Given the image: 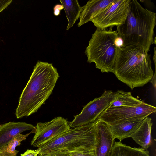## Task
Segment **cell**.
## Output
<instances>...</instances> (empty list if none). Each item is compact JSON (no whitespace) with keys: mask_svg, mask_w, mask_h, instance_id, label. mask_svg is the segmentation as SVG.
Instances as JSON below:
<instances>
[{"mask_svg":"<svg viewBox=\"0 0 156 156\" xmlns=\"http://www.w3.org/2000/svg\"><path fill=\"white\" fill-rule=\"evenodd\" d=\"M59 75L52 63L38 61L19 100L17 119L35 113L52 93Z\"/></svg>","mask_w":156,"mask_h":156,"instance_id":"1","label":"cell"},{"mask_svg":"<svg viewBox=\"0 0 156 156\" xmlns=\"http://www.w3.org/2000/svg\"><path fill=\"white\" fill-rule=\"evenodd\" d=\"M156 13L143 7L136 0H131L128 15L124 23L117 27L122 41L120 46H133L148 52L154 44V28Z\"/></svg>","mask_w":156,"mask_h":156,"instance_id":"2","label":"cell"},{"mask_svg":"<svg viewBox=\"0 0 156 156\" xmlns=\"http://www.w3.org/2000/svg\"><path fill=\"white\" fill-rule=\"evenodd\" d=\"M113 73L132 89L142 87L154 76L150 55L136 47L120 46Z\"/></svg>","mask_w":156,"mask_h":156,"instance_id":"3","label":"cell"},{"mask_svg":"<svg viewBox=\"0 0 156 156\" xmlns=\"http://www.w3.org/2000/svg\"><path fill=\"white\" fill-rule=\"evenodd\" d=\"M113 27L108 30L97 28L85 52L87 62H94L96 68L103 73H113L120 46L117 32L113 31Z\"/></svg>","mask_w":156,"mask_h":156,"instance_id":"4","label":"cell"},{"mask_svg":"<svg viewBox=\"0 0 156 156\" xmlns=\"http://www.w3.org/2000/svg\"><path fill=\"white\" fill-rule=\"evenodd\" d=\"M96 133L94 122L70 128L40 146L39 155L57 151H83L95 149Z\"/></svg>","mask_w":156,"mask_h":156,"instance_id":"5","label":"cell"},{"mask_svg":"<svg viewBox=\"0 0 156 156\" xmlns=\"http://www.w3.org/2000/svg\"><path fill=\"white\" fill-rule=\"evenodd\" d=\"M156 112L155 107L144 102L133 105L108 108L99 115L97 119L108 124H116L144 119Z\"/></svg>","mask_w":156,"mask_h":156,"instance_id":"6","label":"cell"},{"mask_svg":"<svg viewBox=\"0 0 156 156\" xmlns=\"http://www.w3.org/2000/svg\"><path fill=\"white\" fill-rule=\"evenodd\" d=\"M117 91L105 90L101 96L94 99L85 105L79 114L74 116V119L69 122L70 128L82 126L94 123L99 115L118 97Z\"/></svg>","mask_w":156,"mask_h":156,"instance_id":"7","label":"cell"},{"mask_svg":"<svg viewBox=\"0 0 156 156\" xmlns=\"http://www.w3.org/2000/svg\"><path fill=\"white\" fill-rule=\"evenodd\" d=\"M130 1L115 0L91 21L99 29L122 24L127 17Z\"/></svg>","mask_w":156,"mask_h":156,"instance_id":"8","label":"cell"},{"mask_svg":"<svg viewBox=\"0 0 156 156\" xmlns=\"http://www.w3.org/2000/svg\"><path fill=\"white\" fill-rule=\"evenodd\" d=\"M35 127L36 131L31 145L37 147L70 128L67 120L60 116L55 117L49 122L37 123Z\"/></svg>","mask_w":156,"mask_h":156,"instance_id":"9","label":"cell"},{"mask_svg":"<svg viewBox=\"0 0 156 156\" xmlns=\"http://www.w3.org/2000/svg\"><path fill=\"white\" fill-rule=\"evenodd\" d=\"M94 123L96 133L95 156H110L115 139L107 124L97 119Z\"/></svg>","mask_w":156,"mask_h":156,"instance_id":"10","label":"cell"},{"mask_svg":"<svg viewBox=\"0 0 156 156\" xmlns=\"http://www.w3.org/2000/svg\"><path fill=\"white\" fill-rule=\"evenodd\" d=\"M115 0L89 1L82 9L80 16L78 27L91 21Z\"/></svg>","mask_w":156,"mask_h":156,"instance_id":"11","label":"cell"},{"mask_svg":"<svg viewBox=\"0 0 156 156\" xmlns=\"http://www.w3.org/2000/svg\"><path fill=\"white\" fill-rule=\"evenodd\" d=\"M36 127L24 122H9L0 125V149L17 135Z\"/></svg>","mask_w":156,"mask_h":156,"instance_id":"12","label":"cell"},{"mask_svg":"<svg viewBox=\"0 0 156 156\" xmlns=\"http://www.w3.org/2000/svg\"><path fill=\"white\" fill-rule=\"evenodd\" d=\"M144 119L108 125L114 138H117L121 141L125 139L130 137L140 127Z\"/></svg>","mask_w":156,"mask_h":156,"instance_id":"13","label":"cell"},{"mask_svg":"<svg viewBox=\"0 0 156 156\" xmlns=\"http://www.w3.org/2000/svg\"><path fill=\"white\" fill-rule=\"evenodd\" d=\"M152 126L151 118L148 117L145 118L138 129L130 137L141 148L145 150L152 144L151 133Z\"/></svg>","mask_w":156,"mask_h":156,"instance_id":"14","label":"cell"},{"mask_svg":"<svg viewBox=\"0 0 156 156\" xmlns=\"http://www.w3.org/2000/svg\"><path fill=\"white\" fill-rule=\"evenodd\" d=\"M63 7L68 20L66 30H68L73 26L76 21L79 18L82 9L78 0H60Z\"/></svg>","mask_w":156,"mask_h":156,"instance_id":"15","label":"cell"},{"mask_svg":"<svg viewBox=\"0 0 156 156\" xmlns=\"http://www.w3.org/2000/svg\"><path fill=\"white\" fill-rule=\"evenodd\" d=\"M110 156H149V154L147 150L132 147L120 141L115 142Z\"/></svg>","mask_w":156,"mask_h":156,"instance_id":"16","label":"cell"},{"mask_svg":"<svg viewBox=\"0 0 156 156\" xmlns=\"http://www.w3.org/2000/svg\"><path fill=\"white\" fill-rule=\"evenodd\" d=\"M36 128L30 133L23 135L19 134L16 136L7 144L2 147L0 149V156H17L18 151L16 150V147L21 144V142L25 140L26 137L31 133H35Z\"/></svg>","mask_w":156,"mask_h":156,"instance_id":"17","label":"cell"},{"mask_svg":"<svg viewBox=\"0 0 156 156\" xmlns=\"http://www.w3.org/2000/svg\"><path fill=\"white\" fill-rule=\"evenodd\" d=\"M117 91L118 94V97L111 104L109 107L133 105L144 102L133 96L130 92L122 90Z\"/></svg>","mask_w":156,"mask_h":156,"instance_id":"18","label":"cell"},{"mask_svg":"<svg viewBox=\"0 0 156 156\" xmlns=\"http://www.w3.org/2000/svg\"><path fill=\"white\" fill-rule=\"evenodd\" d=\"M68 152L71 156H95V149L86 151Z\"/></svg>","mask_w":156,"mask_h":156,"instance_id":"19","label":"cell"},{"mask_svg":"<svg viewBox=\"0 0 156 156\" xmlns=\"http://www.w3.org/2000/svg\"><path fill=\"white\" fill-rule=\"evenodd\" d=\"M40 150L39 149L36 150L27 149L24 153L21 154L20 156H38Z\"/></svg>","mask_w":156,"mask_h":156,"instance_id":"20","label":"cell"},{"mask_svg":"<svg viewBox=\"0 0 156 156\" xmlns=\"http://www.w3.org/2000/svg\"><path fill=\"white\" fill-rule=\"evenodd\" d=\"M42 156H71L69 153L66 151H57L48 154H45Z\"/></svg>","mask_w":156,"mask_h":156,"instance_id":"21","label":"cell"},{"mask_svg":"<svg viewBox=\"0 0 156 156\" xmlns=\"http://www.w3.org/2000/svg\"><path fill=\"white\" fill-rule=\"evenodd\" d=\"M12 1V0H0V13L7 7Z\"/></svg>","mask_w":156,"mask_h":156,"instance_id":"22","label":"cell"},{"mask_svg":"<svg viewBox=\"0 0 156 156\" xmlns=\"http://www.w3.org/2000/svg\"><path fill=\"white\" fill-rule=\"evenodd\" d=\"M63 9V7L62 5H56L53 8L54 15L56 16L60 15V11Z\"/></svg>","mask_w":156,"mask_h":156,"instance_id":"23","label":"cell"},{"mask_svg":"<svg viewBox=\"0 0 156 156\" xmlns=\"http://www.w3.org/2000/svg\"><path fill=\"white\" fill-rule=\"evenodd\" d=\"M38 156H41L40 155H39Z\"/></svg>","mask_w":156,"mask_h":156,"instance_id":"24","label":"cell"},{"mask_svg":"<svg viewBox=\"0 0 156 156\" xmlns=\"http://www.w3.org/2000/svg\"><path fill=\"white\" fill-rule=\"evenodd\" d=\"M40 156H41V155H40Z\"/></svg>","mask_w":156,"mask_h":156,"instance_id":"25","label":"cell"}]
</instances>
